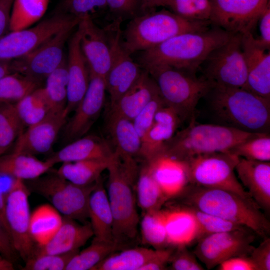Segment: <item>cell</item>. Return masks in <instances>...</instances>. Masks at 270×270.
<instances>
[{
  "instance_id": "obj_1",
  "label": "cell",
  "mask_w": 270,
  "mask_h": 270,
  "mask_svg": "<svg viewBox=\"0 0 270 270\" xmlns=\"http://www.w3.org/2000/svg\"><path fill=\"white\" fill-rule=\"evenodd\" d=\"M232 34L213 25L202 31L182 33L140 52L138 64L145 70L168 66L196 74L210 52Z\"/></svg>"
},
{
  "instance_id": "obj_2",
  "label": "cell",
  "mask_w": 270,
  "mask_h": 270,
  "mask_svg": "<svg viewBox=\"0 0 270 270\" xmlns=\"http://www.w3.org/2000/svg\"><path fill=\"white\" fill-rule=\"evenodd\" d=\"M176 198L181 204L244 226L263 238L269 237L270 222L260 208L235 192L190 184Z\"/></svg>"
},
{
  "instance_id": "obj_3",
  "label": "cell",
  "mask_w": 270,
  "mask_h": 270,
  "mask_svg": "<svg viewBox=\"0 0 270 270\" xmlns=\"http://www.w3.org/2000/svg\"><path fill=\"white\" fill-rule=\"evenodd\" d=\"M106 189L113 217V238L125 246L136 240L140 217L134 188L138 174L134 158H125L114 152L107 168Z\"/></svg>"
},
{
  "instance_id": "obj_4",
  "label": "cell",
  "mask_w": 270,
  "mask_h": 270,
  "mask_svg": "<svg viewBox=\"0 0 270 270\" xmlns=\"http://www.w3.org/2000/svg\"><path fill=\"white\" fill-rule=\"evenodd\" d=\"M220 124L251 133H269L270 100L244 88L212 86L204 96Z\"/></svg>"
},
{
  "instance_id": "obj_5",
  "label": "cell",
  "mask_w": 270,
  "mask_h": 270,
  "mask_svg": "<svg viewBox=\"0 0 270 270\" xmlns=\"http://www.w3.org/2000/svg\"><path fill=\"white\" fill-rule=\"evenodd\" d=\"M212 25L210 22L183 18L170 10L150 11L132 18L122 32V44L131 55L151 48L180 34L202 31Z\"/></svg>"
},
{
  "instance_id": "obj_6",
  "label": "cell",
  "mask_w": 270,
  "mask_h": 270,
  "mask_svg": "<svg viewBox=\"0 0 270 270\" xmlns=\"http://www.w3.org/2000/svg\"><path fill=\"white\" fill-rule=\"evenodd\" d=\"M255 133L220 124H201L190 120L165 144L162 154L185 160L202 154L228 152Z\"/></svg>"
},
{
  "instance_id": "obj_7",
  "label": "cell",
  "mask_w": 270,
  "mask_h": 270,
  "mask_svg": "<svg viewBox=\"0 0 270 270\" xmlns=\"http://www.w3.org/2000/svg\"><path fill=\"white\" fill-rule=\"evenodd\" d=\"M146 70L156 82L166 106L172 109L181 121L194 118L198 102L212 86L196 74L170 66H158Z\"/></svg>"
},
{
  "instance_id": "obj_8",
  "label": "cell",
  "mask_w": 270,
  "mask_h": 270,
  "mask_svg": "<svg viewBox=\"0 0 270 270\" xmlns=\"http://www.w3.org/2000/svg\"><path fill=\"white\" fill-rule=\"evenodd\" d=\"M97 181L88 185H78L56 172L24 182L30 192L48 199L64 216L86 223L88 218L89 199Z\"/></svg>"
},
{
  "instance_id": "obj_9",
  "label": "cell",
  "mask_w": 270,
  "mask_h": 270,
  "mask_svg": "<svg viewBox=\"0 0 270 270\" xmlns=\"http://www.w3.org/2000/svg\"><path fill=\"white\" fill-rule=\"evenodd\" d=\"M238 160L239 157L230 152H218L198 155L184 161L190 184L230 190L253 200L236 175Z\"/></svg>"
},
{
  "instance_id": "obj_10",
  "label": "cell",
  "mask_w": 270,
  "mask_h": 270,
  "mask_svg": "<svg viewBox=\"0 0 270 270\" xmlns=\"http://www.w3.org/2000/svg\"><path fill=\"white\" fill-rule=\"evenodd\" d=\"M242 37L240 34H232L212 51L201 64L202 77L212 86L244 88L247 68Z\"/></svg>"
},
{
  "instance_id": "obj_11",
  "label": "cell",
  "mask_w": 270,
  "mask_h": 270,
  "mask_svg": "<svg viewBox=\"0 0 270 270\" xmlns=\"http://www.w3.org/2000/svg\"><path fill=\"white\" fill-rule=\"evenodd\" d=\"M79 21L66 26L28 54L11 60L12 72L40 84L66 58L64 52L65 44Z\"/></svg>"
},
{
  "instance_id": "obj_12",
  "label": "cell",
  "mask_w": 270,
  "mask_h": 270,
  "mask_svg": "<svg viewBox=\"0 0 270 270\" xmlns=\"http://www.w3.org/2000/svg\"><path fill=\"white\" fill-rule=\"evenodd\" d=\"M80 18L58 12L34 26L10 31L0 38V59L12 60L44 43L61 30Z\"/></svg>"
},
{
  "instance_id": "obj_13",
  "label": "cell",
  "mask_w": 270,
  "mask_h": 270,
  "mask_svg": "<svg viewBox=\"0 0 270 270\" xmlns=\"http://www.w3.org/2000/svg\"><path fill=\"white\" fill-rule=\"evenodd\" d=\"M29 192L24 181L16 179L6 196L8 232L15 250L24 262L32 256L36 246L30 233Z\"/></svg>"
},
{
  "instance_id": "obj_14",
  "label": "cell",
  "mask_w": 270,
  "mask_h": 270,
  "mask_svg": "<svg viewBox=\"0 0 270 270\" xmlns=\"http://www.w3.org/2000/svg\"><path fill=\"white\" fill-rule=\"evenodd\" d=\"M256 235L248 228L210 234L197 242L194 252L210 270L230 258L250 256Z\"/></svg>"
},
{
  "instance_id": "obj_15",
  "label": "cell",
  "mask_w": 270,
  "mask_h": 270,
  "mask_svg": "<svg viewBox=\"0 0 270 270\" xmlns=\"http://www.w3.org/2000/svg\"><path fill=\"white\" fill-rule=\"evenodd\" d=\"M121 22L114 20L106 28L109 36L112 60L105 82L110 105L130 89L142 72L140 66L133 60L131 55L122 46Z\"/></svg>"
},
{
  "instance_id": "obj_16",
  "label": "cell",
  "mask_w": 270,
  "mask_h": 270,
  "mask_svg": "<svg viewBox=\"0 0 270 270\" xmlns=\"http://www.w3.org/2000/svg\"><path fill=\"white\" fill-rule=\"evenodd\" d=\"M210 22L231 34L252 32L270 0H210Z\"/></svg>"
},
{
  "instance_id": "obj_17",
  "label": "cell",
  "mask_w": 270,
  "mask_h": 270,
  "mask_svg": "<svg viewBox=\"0 0 270 270\" xmlns=\"http://www.w3.org/2000/svg\"><path fill=\"white\" fill-rule=\"evenodd\" d=\"M106 91L104 79L90 74L88 89L74 110V114L64 126V140L72 142L88 132L102 109Z\"/></svg>"
},
{
  "instance_id": "obj_18",
  "label": "cell",
  "mask_w": 270,
  "mask_h": 270,
  "mask_svg": "<svg viewBox=\"0 0 270 270\" xmlns=\"http://www.w3.org/2000/svg\"><path fill=\"white\" fill-rule=\"evenodd\" d=\"M77 28L80 34V45L90 74L104 79L110 70L112 54L108 34L99 28L90 16L80 18Z\"/></svg>"
},
{
  "instance_id": "obj_19",
  "label": "cell",
  "mask_w": 270,
  "mask_h": 270,
  "mask_svg": "<svg viewBox=\"0 0 270 270\" xmlns=\"http://www.w3.org/2000/svg\"><path fill=\"white\" fill-rule=\"evenodd\" d=\"M68 116L65 110L50 112L20 135L12 152L35 156L49 152L65 125Z\"/></svg>"
},
{
  "instance_id": "obj_20",
  "label": "cell",
  "mask_w": 270,
  "mask_h": 270,
  "mask_svg": "<svg viewBox=\"0 0 270 270\" xmlns=\"http://www.w3.org/2000/svg\"><path fill=\"white\" fill-rule=\"evenodd\" d=\"M242 48L247 68L244 88L270 100V52L262 47L252 32L242 34Z\"/></svg>"
},
{
  "instance_id": "obj_21",
  "label": "cell",
  "mask_w": 270,
  "mask_h": 270,
  "mask_svg": "<svg viewBox=\"0 0 270 270\" xmlns=\"http://www.w3.org/2000/svg\"><path fill=\"white\" fill-rule=\"evenodd\" d=\"M66 62L68 96L64 110L68 115L82 98L90 82L88 67L80 48V34L77 27L68 40Z\"/></svg>"
},
{
  "instance_id": "obj_22",
  "label": "cell",
  "mask_w": 270,
  "mask_h": 270,
  "mask_svg": "<svg viewBox=\"0 0 270 270\" xmlns=\"http://www.w3.org/2000/svg\"><path fill=\"white\" fill-rule=\"evenodd\" d=\"M235 172L252 200L267 214L270 212V162L239 157Z\"/></svg>"
},
{
  "instance_id": "obj_23",
  "label": "cell",
  "mask_w": 270,
  "mask_h": 270,
  "mask_svg": "<svg viewBox=\"0 0 270 270\" xmlns=\"http://www.w3.org/2000/svg\"><path fill=\"white\" fill-rule=\"evenodd\" d=\"M181 120L176 112L164 106L156 112L150 128L141 139L138 155L149 162L162 155L166 143L175 134Z\"/></svg>"
},
{
  "instance_id": "obj_24",
  "label": "cell",
  "mask_w": 270,
  "mask_h": 270,
  "mask_svg": "<svg viewBox=\"0 0 270 270\" xmlns=\"http://www.w3.org/2000/svg\"><path fill=\"white\" fill-rule=\"evenodd\" d=\"M92 236L90 223L80 224L74 219L63 216L62 224L55 234L46 244H36L32 256L61 254L79 250Z\"/></svg>"
},
{
  "instance_id": "obj_25",
  "label": "cell",
  "mask_w": 270,
  "mask_h": 270,
  "mask_svg": "<svg viewBox=\"0 0 270 270\" xmlns=\"http://www.w3.org/2000/svg\"><path fill=\"white\" fill-rule=\"evenodd\" d=\"M146 162L168 200L177 197L190 184L184 160L162 154Z\"/></svg>"
},
{
  "instance_id": "obj_26",
  "label": "cell",
  "mask_w": 270,
  "mask_h": 270,
  "mask_svg": "<svg viewBox=\"0 0 270 270\" xmlns=\"http://www.w3.org/2000/svg\"><path fill=\"white\" fill-rule=\"evenodd\" d=\"M159 94L154 80L147 70H142L130 89L110 105L109 114L132 120L144 107Z\"/></svg>"
},
{
  "instance_id": "obj_27",
  "label": "cell",
  "mask_w": 270,
  "mask_h": 270,
  "mask_svg": "<svg viewBox=\"0 0 270 270\" xmlns=\"http://www.w3.org/2000/svg\"><path fill=\"white\" fill-rule=\"evenodd\" d=\"M161 212L169 247L188 246L198 241L197 224L187 207L180 204L161 208Z\"/></svg>"
},
{
  "instance_id": "obj_28",
  "label": "cell",
  "mask_w": 270,
  "mask_h": 270,
  "mask_svg": "<svg viewBox=\"0 0 270 270\" xmlns=\"http://www.w3.org/2000/svg\"><path fill=\"white\" fill-rule=\"evenodd\" d=\"M114 154L107 142L96 136H84L70 142L47 159L53 166L58 163L109 158Z\"/></svg>"
},
{
  "instance_id": "obj_29",
  "label": "cell",
  "mask_w": 270,
  "mask_h": 270,
  "mask_svg": "<svg viewBox=\"0 0 270 270\" xmlns=\"http://www.w3.org/2000/svg\"><path fill=\"white\" fill-rule=\"evenodd\" d=\"M88 218L94 238L100 241L114 242L112 212L106 190L100 178L90 196Z\"/></svg>"
},
{
  "instance_id": "obj_30",
  "label": "cell",
  "mask_w": 270,
  "mask_h": 270,
  "mask_svg": "<svg viewBox=\"0 0 270 270\" xmlns=\"http://www.w3.org/2000/svg\"><path fill=\"white\" fill-rule=\"evenodd\" d=\"M53 166L47 160L42 161L25 154L12 152L0 156V174L24 181L43 175Z\"/></svg>"
},
{
  "instance_id": "obj_31",
  "label": "cell",
  "mask_w": 270,
  "mask_h": 270,
  "mask_svg": "<svg viewBox=\"0 0 270 270\" xmlns=\"http://www.w3.org/2000/svg\"><path fill=\"white\" fill-rule=\"evenodd\" d=\"M108 129L115 148V152L126 158H134L138 155L141 138L134 127L132 120L109 114Z\"/></svg>"
},
{
  "instance_id": "obj_32",
  "label": "cell",
  "mask_w": 270,
  "mask_h": 270,
  "mask_svg": "<svg viewBox=\"0 0 270 270\" xmlns=\"http://www.w3.org/2000/svg\"><path fill=\"white\" fill-rule=\"evenodd\" d=\"M63 222V216L52 206L44 204L30 214V233L38 246L46 244L55 234Z\"/></svg>"
},
{
  "instance_id": "obj_33",
  "label": "cell",
  "mask_w": 270,
  "mask_h": 270,
  "mask_svg": "<svg viewBox=\"0 0 270 270\" xmlns=\"http://www.w3.org/2000/svg\"><path fill=\"white\" fill-rule=\"evenodd\" d=\"M112 157L63 162L56 172L74 184L88 185L100 178L101 174L107 170Z\"/></svg>"
},
{
  "instance_id": "obj_34",
  "label": "cell",
  "mask_w": 270,
  "mask_h": 270,
  "mask_svg": "<svg viewBox=\"0 0 270 270\" xmlns=\"http://www.w3.org/2000/svg\"><path fill=\"white\" fill-rule=\"evenodd\" d=\"M136 192V203L142 214L160 210L168 200L154 179L146 162L138 172Z\"/></svg>"
},
{
  "instance_id": "obj_35",
  "label": "cell",
  "mask_w": 270,
  "mask_h": 270,
  "mask_svg": "<svg viewBox=\"0 0 270 270\" xmlns=\"http://www.w3.org/2000/svg\"><path fill=\"white\" fill-rule=\"evenodd\" d=\"M157 250L158 249L139 247L114 252L92 270H140L156 254Z\"/></svg>"
},
{
  "instance_id": "obj_36",
  "label": "cell",
  "mask_w": 270,
  "mask_h": 270,
  "mask_svg": "<svg viewBox=\"0 0 270 270\" xmlns=\"http://www.w3.org/2000/svg\"><path fill=\"white\" fill-rule=\"evenodd\" d=\"M124 248L114 242L100 241L94 238L88 246L72 258L65 270H92L107 256Z\"/></svg>"
},
{
  "instance_id": "obj_37",
  "label": "cell",
  "mask_w": 270,
  "mask_h": 270,
  "mask_svg": "<svg viewBox=\"0 0 270 270\" xmlns=\"http://www.w3.org/2000/svg\"><path fill=\"white\" fill-rule=\"evenodd\" d=\"M68 74L66 58L60 65L46 79L45 86L42 88L50 112L64 110L68 96Z\"/></svg>"
},
{
  "instance_id": "obj_38",
  "label": "cell",
  "mask_w": 270,
  "mask_h": 270,
  "mask_svg": "<svg viewBox=\"0 0 270 270\" xmlns=\"http://www.w3.org/2000/svg\"><path fill=\"white\" fill-rule=\"evenodd\" d=\"M49 0H14L10 12V31L31 26L46 11Z\"/></svg>"
},
{
  "instance_id": "obj_39",
  "label": "cell",
  "mask_w": 270,
  "mask_h": 270,
  "mask_svg": "<svg viewBox=\"0 0 270 270\" xmlns=\"http://www.w3.org/2000/svg\"><path fill=\"white\" fill-rule=\"evenodd\" d=\"M14 105L20 120L28 127L40 121L50 112L40 87L24 96Z\"/></svg>"
},
{
  "instance_id": "obj_40",
  "label": "cell",
  "mask_w": 270,
  "mask_h": 270,
  "mask_svg": "<svg viewBox=\"0 0 270 270\" xmlns=\"http://www.w3.org/2000/svg\"><path fill=\"white\" fill-rule=\"evenodd\" d=\"M24 124L14 104H0V156L6 153L24 132Z\"/></svg>"
},
{
  "instance_id": "obj_41",
  "label": "cell",
  "mask_w": 270,
  "mask_h": 270,
  "mask_svg": "<svg viewBox=\"0 0 270 270\" xmlns=\"http://www.w3.org/2000/svg\"><path fill=\"white\" fill-rule=\"evenodd\" d=\"M140 227L142 242L154 249L169 247L161 209L142 214Z\"/></svg>"
},
{
  "instance_id": "obj_42",
  "label": "cell",
  "mask_w": 270,
  "mask_h": 270,
  "mask_svg": "<svg viewBox=\"0 0 270 270\" xmlns=\"http://www.w3.org/2000/svg\"><path fill=\"white\" fill-rule=\"evenodd\" d=\"M40 84L13 72L0 79V104H15L40 87Z\"/></svg>"
},
{
  "instance_id": "obj_43",
  "label": "cell",
  "mask_w": 270,
  "mask_h": 270,
  "mask_svg": "<svg viewBox=\"0 0 270 270\" xmlns=\"http://www.w3.org/2000/svg\"><path fill=\"white\" fill-rule=\"evenodd\" d=\"M160 6L167 8L170 12L188 20L210 22V0H162Z\"/></svg>"
},
{
  "instance_id": "obj_44",
  "label": "cell",
  "mask_w": 270,
  "mask_h": 270,
  "mask_svg": "<svg viewBox=\"0 0 270 270\" xmlns=\"http://www.w3.org/2000/svg\"><path fill=\"white\" fill-rule=\"evenodd\" d=\"M228 152L247 160L270 162V134L255 133L235 146Z\"/></svg>"
},
{
  "instance_id": "obj_45",
  "label": "cell",
  "mask_w": 270,
  "mask_h": 270,
  "mask_svg": "<svg viewBox=\"0 0 270 270\" xmlns=\"http://www.w3.org/2000/svg\"><path fill=\"white\" fill-rule=\"evenodd\" d=\"M185 206L192 214L196 222L198 232V240L210 234L248 228L196 208Z\"/></svg>"
},
{
  "instance_id": "obj_46",
  "label": "cell",
  "mask_w": 270,
  "mask_h": 270,
  "mask_svg": "<svg viewBox=\"0 0 270 270\" xmlns=\"http://www.w3.org/2000/svg\"><path fill=\"white\" fill-rule=\"evenodd\" d=\"M79 250L61 254H44L33 256L26 262L22 270H64L72 258Z\"/></svg>"
},
{
  "instance_id": "obj_47",
  "label": "cell",
  "mask_w": 270,
  "mask_h": 270,
  "mask_svg": "<svg viewBox=\"0 0 270 270\" xmlns=\"http://www.w3.org/2000/svg\"><path fill=\"white\" fill-rule=\"evenodd\" d=\"M107 10L106 0H62L58 12L80 18Z\"/></svg>"
},
{
  "instance_id": "obj_48",
  "label": "cell",
  "mask_w": 270,
  "mask_h": 270,
  "mask_svg": "<svg viewBox=\"0 0 270 270\" xmlns=\"http://www.w3.org/2000/svg\"><path fill=\"white\" fill-rule=\"evenodd\" d=\"M165 105L159 94L149 102L134 118V127L141 139L152 126L157 111Z\"/></svg>"
},
{
  "instance_id": "obj_49",
  "label": "cell",
  "mask_w": 270,
  "mask_h": 270,
  "mask_svg": "<svg viewBox=\"0 0 270 270\" xmlns=\"http://www.w3.org/2000/svg\"><path fill=\"white\" fill-rule=\"evenodd\" d=\"M107 10L114 20L122 22L134 18L141 12L142 0H106Z\"/></svg>"
},
{
  "instance_id": "obj_50",
  "label": "cell",
  "mask_w": 270,
  "mask_h": 270,
  "mask_svg": "<svg viewBox=\"0 0 270 270\" xmlns=\"http://www.w3.org/2000/svg\"><path fill=\"white\" fill-rule=\"evenodd\" d=\"M186 246L175 248L169 264L173 270H204L194 253L189 250Z\"/></svg>"
},
{
  "instance_id": "obj_51",
  "label": "cell",
  "mask_w": 270,
  "mask_h": 270,
  "mask_svg": "<svg viewBox=\"0 0 270 270\" xmlns=\"http://www.w3.org/2000/svg\"><path fill=\"white\" fill-rule=\"evenodd\" d=\"M250 257L258 270H270V238H264L263 241L256 248L252 250Z\"/></svg>"
},
{
  "instance_id": "obj_52",
  "label": "cell",
  "mask_w": 270,
  "mask_h": 270,
  "mask_svg": "<svg viewBox=\"0 0 270 270\" xmlns=\"http://www.w3.org/2000/svg\"><path fill=\"white\" fill-rule=\"evenodd\" d=\"M218 270H258L250 256L230 258L217 266Z\"/></svg>"
},
{
  "instance_id": "obj_53",
  "label": "cell",
  "mask_w": 270,
  "mask_h": 270,
  "mask_svg": "<svg viewBox=\"0 0 270 270\" xmlns=\"http://www.w3.org/2000/svg\"><path fill=\"white\" fill-rule=\"evenodd\" d=\"M0 254L13 263L19 257L11 238L0 221Z\"/></svg>"
},
{
  "instance_id": "obj_54",
  "label": "cell",
  "mask_w": 270,
  "mask_h": 270,
  "mask_svg": "<svg viewBox=\"0 0 270 270\" xmlns=\"http://www.w3.org/2000/svg\"><path fill=\"white\" fill-rule=\"evenodd\" d=\"M260 37L256 39L258 43L264 48H270V5L265 10L259 20Z\"/></svg>"
},
{
  "instance_id": "obj_55",
  "label": "cell",
  "mask_w": 270,
  "mask_h": 270,
  "mask_svg": "<svg viewBox=\"0 0 270 270\" xmlns=\"http://www.w3.org/2000/svg\"><path fill=\"white\" fill-rule=\"evenodd\" d=\"M14 0H0V38L10 31V12Z\"/></svg>"
},
{
  "instance_id": "obj_56",
  "label": "cell",
  "mask_w": 270,
  "mask_h": 270,
  "mask_svg": "<svg viewBox=\"0 0 270 270\" xmlns=\"http://www.w3.org/2000/svg\"><path fill=\"white\" fill-rule=\"evenodd\" d=\"M5 206L6 194L0 186V221L8 232L9 234L5 216Z\"/></svg>"
},
{
  "instance_id": "obj_57",
  "label": "cell",
  "mask_w": 270,
  "mask_h": 270,
  "mask_svg": "<svg viewBox=\"0 0 270 270\" xmlns=\"http://www.w3.org/2000/svg\"><path fill=\"white\" fill-rule=\"evenodd\" d=\"M162 0H142L141 12L142 13L150 11L156 6H159Z\"/></svg>"
},
{
  "instance_id": "obj_58",
  "label": "cell",
  "mask_w": 270,
  "mask_h": 270,
  "mask_svg": "<svg viewBox=\"0 0 270 270\" xmlns=\"http://www.w3.org/2000/svg\"><path fill=\"white\" fill-rule=\"evenodd\" d=\"M11 73V60L0 59V79Z\"/></svg>"
},
{
  "instance_id": "obj_59",
  "label": "cell",
  "mask_w": 270,
  "mask_h": 270,
  "mask_svg": "<svg viewBox=\"0 0 270 270\" xmlns=\"http://www.w3.org/2000/svg\"><path fill=\"white\" fill-rule=\"evenodd\" d=\"M14 263L0 254V270H14Z\"/></svg>"
}]
</instances>
